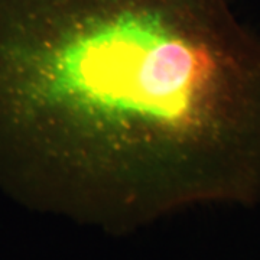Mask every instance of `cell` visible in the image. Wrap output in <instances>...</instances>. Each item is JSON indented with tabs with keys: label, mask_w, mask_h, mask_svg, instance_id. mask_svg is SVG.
<instances>
[{
	"label": "cell",
	"mask_w": 260,
	"mask_h": 260,
	"mask_svg": "<svg viewBox=\"0 0 260 260\" xmlns=\"http://www.w3.org/2000/svg\"><path fill=\"white\" fill-rule=\"evenodd\" d=\"M0 47L62 182L260 186V42L225 0H0Z\"/></svg>",
	"instance_id": "cell-1"
}]
</instances>
